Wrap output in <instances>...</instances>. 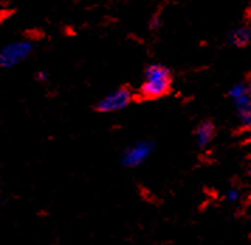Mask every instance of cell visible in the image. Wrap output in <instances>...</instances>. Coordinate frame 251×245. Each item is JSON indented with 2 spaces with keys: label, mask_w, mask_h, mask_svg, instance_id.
<instances>
[{
  "label": "cell",
  "mask_w": 251,
  "mask_h": 245,
  "mask_svg": "<svg viewBox=\"0 0 251 245\" xmlns=\"http://www.w3.org/2000/svg\"><path fill=\"white\" fill-rule=\"evenodd\" d=\"M172 83L171 69L158 62H152L144 68L143 80L136 95L141 100H158L171 93Z\"/></svg>",
  "instance_id": "cell-1"
},
{
  "label": "cell",
  "mask_w": 251,
  "mask_h": 245,
  "mask_svg": "<svg viewBox=\"0 0 251 245\" xmlns=\"http://www.w3.org/2000/svg\"><path fill=\"white\" fill-rule=\"evenodd\" d=\"M31 38H17L0 47V69H12L25 62L34 52Z\"/></svg>",
  "instance_id": "cell-2"
},
{
  "label": "cell",
  "mask_w": 251,
  "mask_h": 245,
  "mask_svg": "<svg viewBox=\"0 0 251 245\" xmlns=\"http://www.w3.org/2000/svg\"><path fill=\"white\" fill-rule=\"evenodd\" d=\"M228 99L236 110L240 125L244 130H251V95L249 83H234L228 89Z\"/></svg>",
  "instance_id": "cell-3"
},
{
  "label": "cell",
  "mask_w": 251,
  "mask_h": 245,
  "mask_svg": "<svg viewBox=\"0 0 251 245\" xmlns=\"http://www.w3.org/2000/svg\"><path fill=\"white\" fill-rule=\"evenodd\" d=\"M136 99V93L130 86H120L110 90L100 100H98L95 110L102 114L117 113L127 109Z\"/></svg>",
  "instance_id": "cell-4"
},
{
  "label": "cell",
  "mask_w": 251,
  "mask_h": 245,
  "mask_svg": "<svg viewBox=\"0 0 251 245\" xmlns=\"http://www.w3.org/2000/svg\"><path fill=\"white\" fill-rule=\"evenodd\" d=\"M155 149V143L150 138H141L133 141L131 144L126 145L122 151L120 162L126 168H138L149 161Z\"/></svg>",
  "instance_id": "cell-5"
},
{
  "label": "cell",
  "mask_w": 251,
  "mask_h": 245,
  "mask_svg": "<svg viewBox=\"0 0 251 245\" xmlns=\"http://www.w3.org/2000/svg\"><path fill=\"white\" fill-rule=\"evenodd\" d=\"M228 45L234 48H244L251 43V25L247 23H241L228 30L226 35Z\"/></svg>",
  "instance_id": "cell-6"
},
{
  "label": "cell",
  "mask_w": 251,
  "mask_h": 245,
  "mask_svg": "<svg viewBox=\"0 0 251 245\" xmlns=\"http://www.w3.org/2000/svg\"><path fill=\"white\" fill-rule=\"evenodd\" d=\"M195 143L198 145V148L205 149L206 147L213 143L215 137H216V125L212 120H202L196 125L194 131Z\"/></svg>",
  "instance_id": "cell-7"
},
{
  "label": "cell",
  "mask_w": 251,
  "mask_h": 245,
  "mask_svg": "<svg viewBox=\"0 0 251 245\" xmlns=\"http://www.w3.org/2000/svg\"><path fill=\"white\" fill-rule=\"evenodd\" d=\"M162 25H164V17L161 13H154L150 16L149 22H147V27L150 31H160Z\"/></svg>",
  "instance_id": "cell-8"
},
{
  "label": "cell",
  "mask_w": 251,
  "mask_h": 245,
  "mask_svg": "<svg viewBox=\"0 0 251 245\" xmlns=\"http://www.w3.org/2000/svg\"><path fill=\"white\" fill-rule=\"evenodd\" d=\"M226 199L228 201H237L240 199V192L237 189H230L226 193Z\"/></svg>",
  "instance_id": "cell-9"
},
{
  "label": "cell",
  "mask_w": 251,
  "mask_h": 245,
  "mask_svg": "<svg viewBox=\"0 0 251 245\" xmlns=\"http://www.w3.org/2000/svg\"><path fill=\"white\" fill-rule=\"evenodd\" d=\"M34 78L37 82H40V83H44V82H47V80H48L50 75H48V72H46V71H38V72H37V74L34 75Z\"/></svg>",
  "instance_id": "cell-10"
},
{
  "label": "cell",
  "mask_w": 251,
  "mask_h": 245,
  "mask_svg": "<svg viewBox=\"0 0 251 245\" xmlns=\"http://www.w3.org/2000/svg\"><path fill=\"white\" fill-rule=\"evenodd\" d=\"M247 175H249V176H250V178H251V168H250V169H249V172H247Z\"/></svg>",
  "instance_id": "cell-11"
},
{
  "label": "cell",
  "mask_w": 251,
  "mask_h": 245,
  "mask_svg": "<svg viewBox=\"0 0 251 245\" xmlns=\"http://www.w3.org/2000/svg\"><path fill=\"white\" fill-rule=\"evenodd\" d=\"M249 88H250V95H251V82L249 83Z\"/></svg>",
  "instance_id": "cell-12"
},
{
  "label": "cell",
  "mask_w": 251,
  "mask_h": 245,
  "mask_svg": "<svg viewBox=\"0 0 251 245\" xmlns=\"http://www.w3.org/2000/svg\"><path fill=\"white\" fill-rule=\"evenodd\" d=\"M250 209H251V201H250Z\"/></svg>",
  "instance_id": "cell-13"
}]
</instances>
